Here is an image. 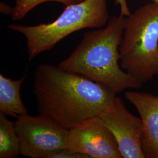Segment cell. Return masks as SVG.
Masks as SVG:
<instances>
[{
    "instance_id": "52a82bcc",
    "label": "cell",
    "mask_w": 158,
    "mask_h": 158,
    "mask_svg": "<svg viewBox=\"0 0 158 158\" xmlns=\"http://www.w3.org/2000/svg\"><path fill=\"white\" fill-rule=\"evenodd\" d=\"M68 148L89 158H123L112 132L99 116L85 119L69 130Z\"/></svg>"
},
{
    "instance_id": "5b68a950",
    "label": "cell",
    "mask_w": 158,
    "mask_h": 158,
    "mask_svg": "<svg viewBox=\"0 0 158 158\" xmlns=\"http://www.w3.org/2000/svg\"><path fill=\"white\" fill-rule=\"evenodd\" d=\"M20 139L21 155L31 158H49L68 148L69 130L45 115L25 114L15 122Z\"/></svg>"
},
{
    "instance_id": "5bb4252c",
    "label": "cell",
    "mask_w": 158,
    "mask_h": 158,
    "mask_svg": "<svg viewBox=\"0 0 158 158\" xmlns=\"http://www.w3.org/2000/svg\"><path fill=\"white\" fill-rule=\"evenodd\" d=\"M14 11V6L12 7L4 2H0V12L2 14L11 16Z\"/></svg>"
},
{
    "instance_id": "6da1fadb",
    "label": "cell",
    "mask_w": 158,
    "mask_h": 158,
    "mask_svg": "<svg viewBox=\"0 0 158 158\" xmlns=\"http://www.w3.org/2000/svg\"><path fill=\"white\" fill-rule=\"evenodd\" d=\"M34 93L40 114L68 130L99 116L117 94L105 85L48 64L36 69Z\"/></svg>"
},
{
    "instance_id": "3957f363",
    "label": "cell",
    "mask_w": 158,
    "mask_h": 158,
    "mask_svg": "<svg viewBox=\"0 0 158 158\" xmlns=\"http://www.w3.org/2000/svg\"><path fill=\"white\" fill-rule=\"evenodd\" d=\"M107 0H85L66 6L53 22L36 25L11 23L8 28L26 39L27 54L31 60L50 51L62 40L80 30L100 28L110 19Z\"/></svg>"
},
{
    "instance_id": "4fadbf2b",
    "label": "cell",
    "mask_w": 158,
    "mask_h": 158,
    "mask_svg": "<svg viewBox=\"0 0 158 158\" xmlns=\"http://www.w3.org/2000/svg\"><path fill=\"white\" fill-rule=\"evenodd\" d=\"M114 4L118 6L120 10V15L124 17H127L131 14L130 8L126 0H115Z\"/></svg>"
},
{
    "instance_id": "7a4b0ae2",
    "label": "cell",
    "mask_w": 158,
    "mask_h": 158,
    "mask_svg": "<svg viewBox=\"0 0 158 158\" xmlns=\"http://www.w3.org/2000/svg\"><path fill=\"white\" fill-rule=\"evenodd\" d=\"M124 19L120 14L113 16L104 28L85 33L76 49L58 66L105 85L116 94L140 88L143 83L119 64Z\"/></svg>"
},
{
    "instance_id": "ba28073f",
    "label": "cell",
    "mask_w": 158,
    "mask_h": 158,
    "mask_svg": "<svg viewBox=\"0 0 158 158\" xmlns=\"http://www.w3.org/2000/svg\"><path fill=\"white\" fill-rule=\"evenodd\" d=\"M125 97L140 115L143 124L142 148L145 158H158V96L127 91Z\"/></svg>"
},
{
    "instance_id": "277c9868",
    "label": "cell",
    "mask_w": 158,
    "mask_h": 158,
    "mask_svg": "<svg viewBox=\"0 0 158 158\" xmlns=\"http://www.w3.org/2000/svg\"><path fill=\"white\" fill-rule=\"evenodd\" d=\"M120 64L142 83L158 75V4L150 2L125 17Z\"/></svg>"
},
{
    "instance_id": "2e32d148",
    "label": "cell",
    "mask_w": 158,
    "mask_h": 158,
    "mask_svg": "<svg viewBox=\"0 0 158 158\" xmlns=\"http://www.w3.org/2000/svg\"><path fill=\"white\" fill-rule=\"evenodd\" d=\"M19 0H15V2H17L18 1H19Z\"/></svg>"
},
{
    "instance_id": "8992f818",
    "label": "cell",
    "mask_w": 158,
    "mask_h": 158,
    "mask_svg": "<svg viewBox=\"0 0 158 158\" xmlns=\"http://www.w3.org/2000/svg\"><path fill=\"white\" fill-rule=\"evenodd\" d=\"M99 117L112 132L123 158H145L142 148L141 119L130 113L121 98L115 96Z\"/></svg>"
},
{
    "instance_id": "8fae6325",
    "label": "cell",
    "mask_w": 158,
    "mask_h": 158,
    "mask_svg": "<svg viewBox=\"0 0 158 158\" xmlns=\"http://www.w3.org/2000/svg\"><path fill=\"white\" fill-rule=\"evenodd\" d=\"M83 1L85 0H19L15 2L11 17L13 21L21 20L37 6L48 2H56L67 6Z\"/></svg>"
},
{
    "instance_id": "9a60e30c",
    "label": "cell",
    "mask_w": 158,
    "mask_h": 158,
    "mask_svg": "<svg viewBox=\"0 0 158 158\" xmlns=\"http://www.w3.org/2000/svg\"><path fill=\"white\" fill-rule=\"evenodd\" d=\"M150 1H151L153 2L156 3V4H158V0H150Z\"/></svg>"
},
{
    "instance_id": "7c38bea8",
    "label": "cell",
    "mask_w": 158,
    "mask_h": 158,
    "mask_svg": "<svg viewBox=\"0 0 158 158\" xmlns=\"http://www.w3.org/2000/svg\"><path fill=\"white\" fill-rule=\"evenodd\" d=\"M49 158H89L84 154L73 151L66 148L53 153Z\"/></svg>"
},
{
    "instance_id": "30bf717a",
    "label": "cell",
    "mask_w": 158,
    "mask_h": 158,
    "mask_svg": "<svg viewBox=\"0 0 158 158\" xmlns=\"http://www.w3.org/2000/svg\"><path fill=\"white\" fill-rule=\"evenodd\" d=\"M21 155L20 139L15 123L0 114V158H18Z\"/></svg>"
},
{
    "instance_id": "9c48e42d",
    "label": "cell",
    "mask_w": 158,
    "mask_h": 158,
    "mask_svg": "<svg viewBox=\"0 0 158 158\" xmlns=\"http://www.w3.org/2000/svg\"><path fill=\"white\" fill-rule=\"evenodd\" d=\"M27 75L18 80H12L0 74V111L6 115L18 118L27 114L20 90Z\"/></svg>"
}]
</instances>
